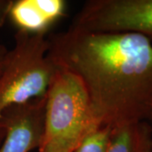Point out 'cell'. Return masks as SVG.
<instances>
[{
	"mask_svg": "<svg viewBox=\"0 0 152 152\" xmlns=\"http://www.w3.org/2000/svg\"><path fill=\"white\" fill-rule=\"evenodd\" d=\"M48 57L75 75L100 124L114 128L152 118V41L138 33L69 26L49 39Z\"/></svg>",
	"mask_w": 152,
	"mask_h": 152,
	"instance_id": "cell-1",
	"label": "cell"
},
{
	"mask_svg": "<svg viewBox=\"0 0 152 152\" xmlns=\"http://www.w3.org/2000/svg\"><path fill=\"white\" fill-rule=\"evenodd\" d=\"M98 125L101 124L93 114L81 81L57 67L46 93L44 132L39 152H74L87 133Z\"/></svg>",
	"mask_w": 152,
	"mask_h": 152,
	"instance_id": "cell-2",
	"label": "cell"
},
{
	"mask_svg": "<svg viewBox=\"0 0 152 152\" xmlns=\"http://www.w3.org/2000/svg\"><path fill=\"white\" fill-rule=\"evenodd\" d=\"M45 33L18 31L0 72V116L9 107L46 96L57 66L48 57ZM4 134L0 131V140Z\"/></svg>",
	"mask_w": 152,
	"mask_h": 152,
	"instance_id": "cell-3",
	"label": "cell"
},
{
	"mask_svg": "<svg viewBox=\"0 0 152 152\" xmlns=\"http://www.w3.org/2000/svg\"><path fill=\"white\" fill-rule=\"evenodd\" d=\"M70 26L101 33H138L152 41V0H89Z\"/></svg>",
	"mask_w": 152,
	"mask_h": 152,
	"instance_id": "cell-4",
	"label": "cell"
},
{
	"mask_svg": "<svg viewBox=\"0 0 152 152\" xmlns=\"http://www.w3.org/2000/svg\"><path fill=\"white\" fill-rule=\"evenodd\" d=\"M46 96L6 108L0 116L4 140L0 152H30L41 145Z\"/></svg>",
	"mask_w": 152,
	"mask_h": 152,
	"instance_id": "cell-5",
	"label": "cell"
},
{
	"mask_svg": "<svg viewBox=\"0 0 152 152\" xmlns=\"http://www.w3.org/2000/svg\"><path fill=\"white\" fill-rule=\"evenodd\" d=\"M65 8L64 0H17L9 17L20 31L40 34L64 15Z\"/></svg>",
	"mask_w": 152,
	"mask_h": 152,
	"instance_id": "cell-6",
	"label": "cell"
},
{
	"mask_svg": "<svg viewBox=\"0 0 152 152\" xmlns=\"http://www.w3.org/2000/svg\"><path fill=\"white\" fill-rule=\"evenodd\" d=\"M107 152H152V126L141 121L114 127Z\"/></svg>",
	"mask_w": 152,
	"mask_h": 152,
	"instance_id": "cell-7",
	"label": "cell"
},
{
	"mask_svg": "<svg viewBox=\"0 0 152 152\" xmlns=\"http://www.w3.org/2000/svg\"><path fill=\"white\" fill-rule=\"evenodd\" d=\"M112 128L101 124L90 130L74 152H107Z\"/></svg>",
	"mask_w": 152,
	"mask_h": 152,
	"instance_id": "cell-8",
	"label": "cell"
},
{
	"mask_svg": "<svg viewBox=\"0 0 152 152\" xmlns=\"http://www.w3.org/2000/svg\"><path fill=\"white\" fill-rule=\"evenodd\" d=\"M13 4V0H0V27L4 26Z\"/></svg>",
	"mask_w": 152,
	"mask_h": 152,
	"instance_id": "cell-9",
	"label": "cell"
},
{
	"mask_svg": "<svg viewBox=\"0 0 152 152\" xmlns=\"http://www.w3.org/2000/svg\"><path fill=\"white\" fill-rule=\"evenodd\" d=\"M7 52H8V49L6 48L5 46L0 44V72H1V69H2L3 64H4V58H5ZM2 142L3 141L0 140V146L2 145Z\"/></svg>",
	"mask_w": 152,
	"mask_h": 152,
	"instance_id": "cell-10",
	"label": "cell"
}]
</instances>
